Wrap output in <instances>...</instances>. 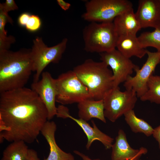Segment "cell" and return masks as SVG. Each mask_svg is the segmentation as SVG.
<instances>
[{
  "mask_svg": "<svg viewBox=\"0 0 160 160\" xmlns=\"http://www.w3.org/2000/svg\"><path fill=\"white\" fill-rule=\"evenodd\" d=\"M48 120L46 108L32 89L23 87L0 93V142L33 143Z\"/></svg>",
  "mask_w": 160,
  "mask_h": 160,
  "instance_id": "cell-1",
  "label": "cell"
},
{
  "mask_svg": "<svg viewBox=\"0 0 160 160\" xmlns=\"http://www.w3.org/2000/svg\"><path fill=\"white\" fill-rule=\"evenodd\" d=\"M33 71L31 49L0 50V93L25 87Z\"/></svg>",
  "mask_w": 160,
  "mask_h": 160,
  "instance_id": "cell-2",
  "label": "cell"
},
{
  "mask_svg": "<svg viewBox=\"0 0 160 160\" xmlns=\"http://www.w3.org/2000/svg\"><path fill=\"white\" fill-rule=\"evenodd\" d=\"M73 71L88 88L93 100H103L113 88L112 71L103 62L87 59Z\"/></svg>",
  "mask_w": 160,
  "mask_h": 160,
  "instance_id": "cell-3",
  "label": "cell"
},
{
  "mask_svg": "<svg viewBox=\"0 0 160 160\" xmlns=\"http://www.w3.org/2000/svg\"><path fill=\"white\" fill-rule=\"evenodd\" d=\"M84 49L100 54L116 48L119 36L113 22H91L83 29Z\"/></svg>",
  "mask_w": 160,
  "mask_h": 160,
  "instance_id": "cell-4",
  "label": "cell"
},
{
  "mask_svg": "<svg viewBox=\"0 0 160 160\" xmlns=\"http://www.w3.org/2000/svg\"><path fill=\"white\" fill-rule=\"evenodd\" d=\"M85 7L82 18L97 23L113 22L118 15L133 8L132 2L127 0H91L86 2Z\"/></svg>",
  "mask_w": 160,
  "mask_h": 160,
  "instance_id": "cell-5",
  "label": "cell"
},
{
  "mask_svg": "<svg viewBox=\"0 0 160 160\" xmlns=\"http://www.w3.org/2000/svg\"><path fill=\"white\" fill-rule=\"evenodd\" d=\"M55 83L56 102L62 105L78 103L86 99H92L88 88L73 70L60 75L55 79Z\"/></svg>",
  "mask_w": 160,
  "mask_h": 160,
  "instance_id": "cell-6",
  "label": "cell"
},
{
  "mask_svg": "<svg viewBox=\"0 0 160 160\" xmlns=\"http://www.w3.org/2000/svg\"><path fill=\"white\" fill-rule=\"evenodd\" d=\"M68 39H63L57 45L48 47L45 44L41 37H36L33 40V45L31 49L33 62V71L35 72L33 82L40 79L43 71L49 63H58L65 51Z\"/></svg>",
  "mask_w": 160,
  "mask_h": 160,
  "instance_id": "cell-7",
  "label": "cell"
},
{
  "mask_svg": "<svg viewBox=\"0 0 160 160\" xmlns=\"http://www.w3.org/2000/svg\"><path fill=\"white\" fill-rule=\"evenodd\" d=\"M137 97L133 90L121 91L119 87H113L103 100L105 118L112 122H115L133 110Z\"/></svg>",
  "mask_w": 160,
  "mask_h": 160,
  "instance_id": "cell-8",
  "label": "cell"
},
{
  "mask_svg": "<svg viewBox=\"0 0 160 160\" xmlns=\"http://www.w3.org/2000/svg\"><path fill=\"white\" fill-rule=\"evenodd\" d=\"M146 54L147 59L141 68L137 67L135 70V75L129 77L124 84L126 89L133 90L139 98L147 91L148 80L160 63V52H152L147 50Z\"/></svg>",
  "mask_w": 160,
  "mask_h": 160,
  "instance_id": "cell-9",
  "label": "cell"
},
{
  "mask_svg": "<svg viewBox=\"0 0 160 160\" xmlns=\"http://www.w3.org/2000/svg\"><path fill=\"white\" fill-rule=\"evenodd\" d=\"M100 54L101 61L110 66L112 70L113 87H119L120 84L124 83L138 66L116 48Z\"/></svg>",
  "mask_w": 160,
  "mask_h": 160,
  "instance_id": "cell-10",
  "label": "cell"
},
{
  "mask_svg": "<svg viewBox=\"0 0 160 160\" xmlns=\"http://www.w3.org/2000/svg\"><path fill=\"white\" fill-rule=\"evenodd\" d=\"M41 76L40 79L32 83L31 89L38 95L44 103L47 112L48 120L49 121L57 114L55 79L47 71L43 72Z\"/></svg>",
  "mask_w": 160,
  "mask_h": 160,
  "instance_id": "cell-11",
  "label": "cell"
},
{
  "mask_svg": "<svg viewBox=\"0 0 160 160\" xmlns=\"http://www.w3.org/2000/svg\"><path fill=\"white\" fill-rule=\"evenodd\" d=\"M56 116L58 117L70 118L75 121L80 127L87 138L86 145L87 149H89L92 144L95 140L100 141L106 149L111 148L114 139L100 131L94 121H91L93 125V127H92L87 121L79 118H76L70 115L68 108L63 105H60L57 107Z\"/></svg>",
  "mask_w": 160,
  "mask_h": 160,
  "instance_id": "cell-12",
  "label": "cell"
},
{
  "mask_svg": "<svg viewBox=\"0 0 160 160\" xmlns=\"http://www.w3.org/2000/svg\"><path fill=\"white\" fill-rule=\"evenodd\" d=\"M135 13L141 28H155L160 25L159 0H139Z\"/></svg>",
  "mask_w": 160,
  "mask_h": 160,
  "instance_id": "cell-13",
  "label": "cell"
},
{
  "mask_svg": "<svg viewBox=\"0 0 160 160\" xmlns=\"http://www.w3.org/2000/svg\"><path fill=\"white\" fill-rule=\"evenodd\" d=\"M57 125L53 121H47L41 133L49 145L50 152L47 158L44 160H74L73 155L61 150L57 145L55 138Z\"/></svg>",
  "mask_w": 160,
  "mask_h": 160,
  "instance_id": "cell-14",
  "label": "cell"
},
{
  "mask_svg": "<svg viewBox=\"0 0 160 160\" xmlns=\"http://www.w3.org/2000/svg\"><path fill=\"white\" fill-rule=\"evenodd\" d=\"M113 23L119 36L136 35L141 28L133 8L118 15L115 18Z\"/></svg>",
  "mask_w": 160,
  "mask_h": 160,
  "instance_id": "cell-15",
  "label": "cell"
},
{
  "mask_svg": "<svg viewBox=\"0 0 160 160\" xmlns=\"http://www.w3.org/2000/svg\"><path fill=\"white\" fill-rule=\"evenodd\" d=\"M116 48L123 55L130 58L135 56L142 58L146 54V50L140 43L136 35L119 36Z\"/></svg>",
  "mask_w": 160,
  "mask_h": 160,
  "instance_id": "cell-16",
  "label": "cell"
},
{
  "mask_svg": "<svg viewBox=\"0 0 160 160\" xmlns=\"http://www.w3.org/2000/svg\"><path fill=\"white\" fill-rule=\"evenodd\" d=\"M78 108L79 119L87 121L92 118H96L106 123L103 100L86 99L78 103Z\"/></svg>",
  "mask_w": 160,
  "mask_h": 160,
  "instance_id": "cell-17",
  "label": "cell"
},
{
  "mask_svg": "<svg viewBox=\"0 0 160 160\" xmlns=\"http://www.w3.org/2000/svg\"><path fill=\"white\" fill-rule=\"evenodd\" d=\"M111 160H127L136 156L139 152L140 149L132 148L129 144L124 131L120 129L115 141L111 148Z\"/></svg>",
  "mask_w": 160,
  "mask_h": 160,
  "instance_id": "cell-18",
  "label": "cell"
},
{
  "mask_svg": "<svg viewBox=\"0 0 160 160\" xmlns=\"http://www.w3.org/2000/svg\"><path fill=\"white\" fill-rule=\"evenodd\" d=\"M124 116L125 121L132 132L143 133L147 137L152 135L154 128L144 120L137 117L133 110L127 112Z\"/></svg>",
  "mask_w": 160,
  "mask_h": 160,
  "instance_id": "cell-19",
  "label": "cell"
},
{
  "mask_svg": "<svg viewBox=\"0 0 160 160\" xmlns=\"http://www.w3.org/2000/svg\"><path fill=\"white\" fill-rule=\"evenodd\" d=\"M23 141L11 143L4 150L1 160H26L29 149Z\"/></svg>",
  "mask_w": 160,
  "mask_h": 160,
  "instance_id": "cell-20",
  "label": "cell"
},
{
  "mask_svg": "<svg viewBox=\"0 0 160 160\" xmlns=\"http://www.w3.org/2000/svg\"><path fill=\"white\" fill-rule=\"evenodd\" d=\"M147 88V91L140 98V100L160 104V76L152 74L148 81Z\"/></svg>",
  "mask_w": 160,
  "mask_h": 160,
  "instance_id": "cell-21",
  "label": "cell"
},
{
  "mask_svg": "<svg viewBox=\"0 0 160 160\" xmlns=\"http://www.w3.org/2000/svg\"><path fill=\"white\" fill-rule=\"evenodd\" d=\"M7 22L12 24L13 21L8 13L0 10V50H9L11 44L15 41L13 36H7L5 26Z\"/></svg>",
  "mask_w": 160,
  "mask_h": 160,
  "instance_id": "cell-22",
  "label": "cell"
},
{
  "mask_svg": "<svg viewBox=\"0 0 160 160\" xmlns=\"http://www.w3.org/2000/svg\"><path fill=\"white\" fill-rule=\"evenodd\" d=\"M138 40L144 48L152 47L160 52V25L152 31H146L137 37Z\"/></svg>",
  "mask_w": 160,
  "mask_h": 160,
  "instance_id": "cell-23",
  "label": "cell"
},
{
  "mask_svg": "<svg viewBox=\"0 0 160 160\" xmlns=\"http://www.w3.org/2000/svg\"><path fill=\"white\" fill-rule=\"evenodd\" d=\"M41 23L40 18L38 15H31L25 27L27 30L34 31L40 28Z\"/></svg>",
  "mask_w": 160,
  "mask_h": 160,
  "instance_id": "cell-24",
  "label": "cell"
},
{
  "mask_svg": "<svg viewBox=\"0 0 160 160\" xmlns=\"http://www.w3.org/2000/svg\"><path fill=\"white\" fill-rule=\"evenodd\" d=\"M0 9L6 13L17 9L18 7L14 0H6L4 3L0 4Z\"/></svg>",
  "mask_w": 160,
  "mask_h": 160,
  "instance_id": "cell-25",
  "label": "cell"
},
{
  "mask_svg": "<svg viewBox=\"0 0 160 160\" xmlns=\"http://www.w3.org/2000/svg\"><path fill=\"white\" fill-rule=\"evenodd\" d=\"M28 13H23L18 18V23L21 26H25L31 16Z\"/></svg>",
  "mask_w": 160,
  "mask_h": 160,
  "instance_id": "cell-26",
  "label": "cell"
},
{
  "mask_svg": "<svg viewBox=\"0 0 160 160\" xmlns=\"http://www.w3.org/2000/svg\"><path fill=\"white\" fill-rule=\"evenodd\" d=\"M26 160H40V159L35 151L29 149Z\"/></svg>",
  "mask_w": 160,
  "mask_h": 160,
  "instance_id": "cell-27",
  "label": "cell"
},
{
  "mask_svg": "<svg viewBox=\"0 0 160 160\" xmlns=\"http://www.w3.org/2000/svg\"><path fill=\"white\" fill-rule=\"evenodd\" d=\"M152 135L158 142L159 147L160 150V125L154 128Z\"/></svg>",
  "mask_w": 160,
  "mask_h": 160,
  "instance_id": "cell-28",
  "label": "cell"
},
{
  "mask_svg": "<svg viewBox=\"0 0 160 160\" xmlns=\"http://www.w3.org/2000/svg\"><path fill=\"white\" fill-rule=\"evenodd\" d=\"M57 4L60 7L64 10H68L71 6V4L66 2L63 0H57Z\"/></svg>",
  "mask_w": 160,
  "mask_h": 160,
  "instance_id": "cell-29",
  "label": "cell"
},
{
  "mask_svg": "<svg viewBox=\"0 0 160 160\" xmlns=\"http://www.w3.org/2000/svg\"><path fill=\"white\" fill-rule=\"evenodd\" d=\"M140 151L138 153L132 158L127 160H135L140 158L143 155L146 154L148 152V150L146 148L143 147H140Z\"/></svg>",
  "mask_w": 160,
  "mask_h": 160,
  "instance_id": "cell-30",
  "label": "cell"
},
{
  "mask_svg": "<svg viewBox=\"0 0 160 160\" xmlns=\"http://www.w3.org/2000/svg\"><path fill=\"white\" fill-rule=\"evenodd\" d=\"M73 152L76 155L81 157L82 160H101L99 159H92L88 156H87L83 153L77 150H74Z\"/></svg>",
  "mask_w": 160,
  "mask_h": 160,
  "instance_id": "cell-31",
  "label": "cell"
},
{
  "mask_svg": "<svg viewBox=\"0 0 160 160\" xmlns=\"http://www.w3.org/2000/svg\"><path fill=\"white\" fill-rule=\"evenodd\" d=\"M135 160H142L140 159V158H139V159H137Z\"/></svg>",
  "mask_w": 160,
  "mask_h": 160,
  "instance_id": "cell-32",
  "label": "cell"
},
{
  "mask_svg": "<svg viewBox=\"0 0 160 160\" xmlns=\"http://www.w3.org/2000/svg\"><path fill=\"white\" fill-rule=\"evenodd\" d=\"M159 0V1H160V0Z\"/></svg>",
  "mask_w": 160,
  "mask_h": 160,
  "instance_id": "cell-33",
  "label": "cell"
}]
</instances>
